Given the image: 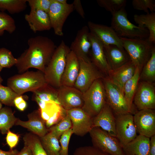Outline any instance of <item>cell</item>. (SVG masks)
<instances>
[{"label":"cell","mask_w":155,"mask_h":155,"mask_svg":"<svg viewBox=\"0 0 155 155\" xmlns=\"http://www.w3.org/2000/svg\"><path fill=\"white\" fill-rule=\"evenodd\" d=\"M66 111L72 122L71 129L73 134L83 136L89 133L93 128V118L82 108Z\"/></svg>","instance_id":"obj_13"},{"label":"cell","mask_w":155,"mask_h":155,"mask_svg":"<svg viewBox=\"0 0 155 155\" xmlns=\"http://www.w3.org/2000/svg\"><path fill=\"white\" fill-rule=\"evenodd\" d=\"M42 146L47 155H60V146L58 140L50 132L40 137Z\"/></svg>","instance_id":"obj_31"},{"label":"cell","mask_w":155,"mask_h":155,"mask_svg":"<svg viewBox=\"0 0 155 155\" xmlns=\"http://www.w3.org/2000/svg\"><path fill=\"white\" fill-rule=\"evenodd\" d=\"M141 71L138 67H136L133 75L125 83L123 88L125 99L132 112L133 99L139 81Z\"/></svg>","instance_id":"obj_27"},{"label":"cell","mask_w":155,"mask_h":155,"mask_svg":"<svg viewBox=\"0 0 155 155\" xmlns=\"http://www.w3.org/2000/svg\"><path fill=\"white\" fill-rule=\"evenodd\" d=\"M123 46L130 60L141 71L150 59L154 46L148 38H128L120 37Z\"/></svg>","instance_id":"obj_4"},{"label":"cell","mask_w":155,"mask_h":155,"mask_svg":"<svg viewBox=\"0 0 155 155\" xmlns=\"http://www.w3.org/2000/svg\"><path fill=\"white\" fill-rule=\"evenodd\" d=\"M93 146L110 155H126L117 139L99 127L89 132Z\"/></svg>","instance_id":"obj_7"},{"label":"cell","mask_w":155,"mask_h":155,"mask_svg":"<svg viewBox=\"0 0 155 155\" xmlns=\"http://www.w3.org/2000/svg\"><path fill=\"white\" fill-rule=\"evenodd\" d=\"M14 106L18 110L24 111L27 107V103L22 95L17 96L14 100Z\"/></svg>","instance_id":"obj_44"},{"label":"cell","mask_w":155,"mask_h":155,"mask_svg":"<svg viewBox=\"0 0 155 155\" xmlns=\"http://www.w3.org/2000/svg\"><path fill=\"white\" fill-rule=\"evenodd\" d=\"M105 90L106 103L115 115L132 113L123 94L106 76L102 79Z\"/></svg>","instance_id":"obj_8"},{"label":"cell","mask_w":155,"mask_h":155,"mask_svg":"<svg viewBox=\"0 0 155 155\" xmlns=\"http://www.w3.org/2000/svg\"><path fill=\"white\" fill-rule=\"evenodd\" d=\"M126 0H97L96 2L100 7L111 13L117 12L125 8Z\"/></svg>","instance_id":"obj_36"},{"label":"cell","mask_w":155,"mask_h":155,"mask_svg":"<svg viewBox=\"0 0 155 155\" xmlns=\"http://www.w3.org/2000/svg\"><path fill=\"white\" fill-rule=\"evenodd\" d=\"M57 94L59 104L65 110L82 108L83 106V93L74 86H61L57 89Z\"/></svg>","instance_id":"obj_15"},{"label":"cell","mask_w":155,"mask_h":155,"mask_svg":"<svg viewBox=\"0 0 155 155\" xmlns=\"http://www.w3.org/2000/svg\"><path fill=\"white\" fill-rule=\"evenodd\" d=\"M17 155H32L30 149L27 146L24 145L22 149Z\"/></svg>","instance_id":"obj_47"},{"label":"cell","mask_w":155,"mask_h":155,"mask_svg":"<svg viewBox=\"0 0 155 155\" xmlns=\"http://www.w3.org/2000/svg\"><path fill=\"white\" fill-rule=\"evenodd\" d=\"M16 29L14 19L5 12L0 11V36H2L5 31L12 34Z\"/></svg>","instance_id":"obj_35"},{"label":"cell","mask_w":155,"mask_h":155,"mask_svg":"<svg viewBox=\"0 0 155 155\" xmlns=\"http://www.w3.org/2000/svg\"><path fill=\"white\" fill-rule=\"evenodd\" d=\"M74 8L83 18H85V13L80 0H74L73 3Z\"/></svg>","instance_id":"obj_45"},{"label":"cell","mask_w":155,"mask_h":155,"mask_svg":"<svg viewBox=\"0 0 155 155\" xmlns=\"http://www.w3.org/2000/svg\"><path fill=\"white\" fill-rule=\"evenodd\" d=\"M150 138L139 135L123 148L126 155H149Z\"/></svg>","instance_id":"obj_25"},{"label":"cell","mask_w":155,"mask_h":155,"mask_svg":"<svg viewBox=\"0 0 155 155\" xmlns=\"http://www.w3.org/2000/svg\"><path fill=\"white\" fill-rule=\"evenodd\" d=\"M133 121L139 135L150 138L155 135V111L154 109L138 111L133 116Z\"/></svg>","instance_id":"obj_14"},{"label":"cell","mask_w":155,"mask_h":155,"mask_svg":"<svg viewBox=\"0 0 155 155\" xmlns=\"http://www.w3.org/2000/svg\"><path fill=\"white\" fill-rule=\"evenodd\" d=\"M79 70L78 58L70 51L67 57L65 67L61 79V86H74Z\"/></svg>","instance_id":"obj_22"},{"label":"cell","mask_w":155,"mask_h":155,"mask_svg":"<svg viewBox=\"0 0 155 155\" xmlns=\"http://www.w3.org/2000/svg\"><path fill=\"white\" fill-rule=\"evenodd\" d=\"M23 140L24 145L29 148L32 155H47L38 135L31 132L27 133L24 135Z\"/></svg>","instance_id":"obj_32"},{"label":"cell","mask_w":155,"mask_h":155,"mask_svg":"<svg viewBox=\"0 0 155 155\" xmlns=\"http://www.w3.org/2000/svg\"><path fill=\"white\" fill-rule=\"evenodd\" d=\"M139 81L154 83L155 81V47L152 48L151 56L140 72Z\"/></svg>","instance_id":"obj_29"},{"label":"cell","mask_w":155,"mask_h":155,"mask_svg":"<svg viewBox=\"0 0 155 155\" xmlns=\"http://www.w3.org/2000/svg\"><path fill=\"white\" fill-rule=\"evenodd\" d=\"M72 126L71 119L67 113L61 121L49 128V131L59 140L61 135L71 128Z\"/></svg>","instance_id":"obj_34"},{"label":"cell","mask_w":155,"mask_h":155,"mask_svg":"<svg viewBox=\"0 0 155 155\" xmlns=\"http://www.w3.org/2000/svg\"><path fill=\"white\" fill-rule=\"evenodd\" d=\"M134 20L138 26L145 28L149 31V35L148 38L151 43H155V13L152 12L146 14H135Z\"/></svg>","instance_id":"obj_26"},{"label":"cell","mask_w":155,"mask_h":155,"mask_svg":"<svg viewBox=\"0 0 155 155\" xmlns=\"http://www.w3.org/2000/svg\"><path fill=\"white\" fill-rule=\"evenodd\" d=\"M18 118L16 117L12 109L5 106L0 110V131L2 134H6L15 125Z\"/></svg>","instance_id":"obj_28"},{"label":"cell","mask_w":155,"mask_h":155,"mask_svg":"<svg viewBox=\"0 0 155 155\" xmlns=\"http://www.w3.org/2000/svg\"><path fill=\"white\" fill-rule=\"evenodd\" d=\"M11 52L5 48H0V64L3 68H10L17 63Z\"/></svg>","instance_id":"obj_38"},{"label":"cell","mask_w":155,"mask_h":155,"mask_svg":"<svg viewBox=\"0 0 155 155\" xmlns=\"http://www.w3.org/2000/svg\"><path fill=\"white\" fill-rule=\"evenodd\" d=\"M28 120L23 121L18 118L15 125L26 128L39 137H42L49 132V129L41 117L39 110H36L28 115Z\"/></svg>","instance_id":"obj_20"},{"label":"cell","mask_w":155,"mask_h":155,"mask_svg":"<svg viewBox=\"0 0 155 155\" xmlns=\"http://www.w3.org/2000/svg\"><path fill=\"white\" fill-rule=\"evenodd\" d=\"M73 155H110L102 152L93 146L80 147L75 151Z\"/></svg>","instance_id":"obj_42"},{"label":"cell","mask_w":155,"mask_h":155,"mask_svg":"<svg viewBox=\"0 0 155 155\" xmlns=\"http://www.w3.org/2000/svg\"><path fill=\"white\" fill-rule=\"evenodd\" d=\"M132 4L135 9L143 11L147 13H149V9L151 12L155 11V1L154 0H133Z\"/></svg>","instance_id":"obj_39"},{"label":"cell","mask_w":155,"mask_h":155,"mask_svg":"<svg viewBox=\"0 0 155 155\" xmlns=\"http://www.w3.org/2000/svg\"><path fill=\"white\" fill-rule=\"evenodd\" d=\"M3 68L2 67V66L0 64V72L1 71Z\"/></svg>","instance_id":"obj_52"},{"label":"cell","mask_w":155,"mask_h":155,"mask_svg":"<svg viewBox=\"0 0 155 155\" xmlns=\"http://www.w3.org/2000/svg\"><path fill=\"white\" fill-rule=\"evenodd\" d=\"M57 1L60 4L65 5L67 4V0H57Z\"/></svg>","instance_id":"obj_49"},{"label":"cell","mask_w":155,"mask_h":155,"mask_svg":"<svg viewBox=\"0 0 155 155\" xmlns=\"http://www.w3.org/2000/svg\"><path fill=\"white\" fill-rule=\"evenodd\" d=\"M48 84L44 73L37 71H27L9 78L7 85L19 95L28 92H33Z\"/></svg>","instance_id":"obj_3"},{"label":"cell","mask_w":155,"mask_h":155,"mask_svg":"<svg viewBox=\"0 0 155 155\" xmlns=\"http://www.w3.org/2000/svg\"><path fill=\"white\" fill-rule=\"evenodd\" d=\"M70 51L69 47L62 40L55 49L44 70V73L47 83L56 89L61 86L67 57Z\"/></svg>","instance_id":"obj_2"},{"label":"cell","mask_w":155,"mask_h":155,"mask_svg":"<svg viewBox=\"0 0 155 155\" xmlns=\"http://www.w3.org/2000/svg\"><path fill=\"white\" fill-rule=\"evenodd\" d=\"M78 59L80 70L74 87L83 93L95 80L106 76L91 61L86 62L81 58Z\"/></svg>","instance_id":"obj_10"},{"label":"cell","mask_w":155,"mask_h":155,"mask_svg":"<svg viewBox=\"0 0 155 155\" xmlns=\"http://www.w3.org/2000/svg\"><path fill=\"white\" fill-rule=\"evenodd\" d=\"M150 138L149 155H155V135Z\"/></svg>","instance_id":"obj_46"},{"label":"cell","mask_w":155,"mask_h":155,"mask_svg":"<svg viewBox=\"0 0 155 155\" xmlns=\"http://www.w3.org/2000/svg\"><path fill=\"white\" fill-rule=\"evenodd\" d=\"M116 138L123 148L137 136V131L131 113L115 115Z\"/></svg>","instance_id":"obj_9"},{"label":"cell","mask_w":155,"mask_h":155,"mask_svg":"<svg viewBox=\"0 0 155 155\" xmlns=\"http://www.w3.org/2000/svg\"><path fill=\"white\" fill-rule=\"evenodd\" d=\"M136 68L130 60L118 68L111 70L106 77L123 94L124 85L133 75Z\"/></svg>","instance_id":"obj_21"},{"label":"cell","mask_w":155,"mask_h":155,"mask_svg":"<svg viewBox=\"0 0 155 155\" xmlns=\"http://www.w3.org/2000/svg\"><path fill=\"white\" fill-rule=\"evenodd\" d=\"M28 44V48L17 58L15 65L18 72L34 68L44 73L57 47L54 42L48 37L38 36L29 38Z\"/></svg>","instance_id":"obj_1"},{"label":"cell","mask_w":155,"mask_h":155,"mask_svg":"<svg viewBox=\"0 0 155 155\" xmlns=\"http://www.w3.org/2000/svg\"><path fill=\"white\" fill-rule=\"evenodd\" d=\"M111 14V27L119 37L148 38L149 35L148 30L132 23L127 18L125 8Z\"/></svg>","instance_id":"obj_5"},{"label":"cell","mask_w":155,"mask_h":155,"mask_svg":"<svg viewBox=\"0 0 155 155\" xmlns=\"http://www.w3.org/2000/svg\"><path fill=\"white\" fill-rule=\"evenodd\" d=\"M90 32L93 33L103 45L113 44L124 49L120 38L111 26L91 21L88 23Z\"/></svg>","instance_id":"obj_18"},{"label":"cell","mask_w":155,"mask_h":155,"mask_svg":"<svg viewBox=\"0 0 155 155\" xmlns=\"http://www.w3.org/2000/svg\"><path fill=\"white\" fill-rule=\"evenodd\" d=\"M103 46L106 60L111 70L118 68L130 60L124 49L113 44Z\"/></svg>","instance_id":"obj_23"},{"label":"cell","mask_w":155,"mask_h":155,"mask_svg":"<svg viewBox=\"0 0 155 155\" xmlns=\"http://www.w3.org/2000/svg\"><path fill=\"white\" fill-rule=\"evenodd\" d=\"M138 111L155 108L154 83L139 81L133 101Z\"/></svg>","instance_id":"obj_12"},{"label":"cell","mask_w":155,"mask_h":155,"mask_svg":"<svg viewBox=\"0 0 155 155\" xmlns=\"http://www.w3.org/2000/svg\"><path fill=\"white\" fill-rule=\"evenodd\" d=\"M24 17L30 29L35 33L49 30L52 28L48 14L44 11L30 10V13L26 14Z\"/></svg>","instance_id":"obj_24"},{"label":"cell","mask_w":155,"mask_h":155,"mask_svg":"<svg viewBox=\"0 0 155 155\" xmlns=\"http://www.w3.org/2000/svg\"><path fill=\"white\" fill-rule=\"evenodd\" d=\"M6 137L7 144L9 147L10 150H13L17 145L19 141L20 136L9 130Z\"/></svg>","instance_id":"obj_43"},{"label":"cell","mask_w":155,"mask_h":155,"mask_svg":"<svg viewBox=\"0 0 155 155\" xmlns=\"http://www.w3.org/2000/svg\"><path fill=\"white\" fill-rule=\"evenodd\" d=\"M32 92L33 100L38 99L44 101L53 102L60 104L58 99L57 89L48 84Z\"/></svg>","instance_id":"obj_30"},{"label":"cell","mask_w":155,"mask_h":155,"mask_svg":"<svg viewBox=\"0 0 155 155\" xmlns=\"http://www.w3.org/2000/svg\"><path fill=\"white\" fill-rule=\"evenodd\" d=\"M74 9L73 3L63 5L57 0H52L48 13L51 28L55 34L60 36L63 35V28L64 24Z\"/></svg>","instance_id":"obj_11"},{"label":"cell","mask_w":155,"mask_h":155,"mask_svg":"<svg viewBox=\"0 0 155 155\" xmlns=\"http://www.w3.org/2000/svg\"><path fill=\"white\" fill-rule=\"evenodd\" d=\"M71 128L64 133L59 140L60 155H69L68 148L70 139L73 134Z\"/></svg>","instance_id":"obj_41"},{"label":"cell","mask_w":155,"mask_h":155,"mask_svg":"<svg viewBox=\"0 0 155 155\" xmlns=\"http://www.w3.org/2000/svg\"><path fill=\"white\" fill-rule=\"evenodd\" d=\"M93 127H99L116 137L115 116L106 102L99 113L93 117Z\"/></svg>","instance_id":"obj_19"},{"label":"cell","mask_w":155,"mask_h":155,"mask_svg":"<svg viewBox=\"0 0 155 155\" xmlns=\"http://www.w3.org/2000/svg\"><path fill=\"white\" fill-rule=\"evenodd\" d=\"M90 30L88 26H85L78 31L73 41L69 47L78 58L86 62L91 61L90 51L91 43L89 37Z\"/></svg>","instance_id":"obj_17"},{"label":"cell","mask_w":155,"mask_h":155,"mask_svg":"<svg viewBox=\"0 0 155 155\" xmlns=\"http://www.w3.org/2000/svg\"><path fill=\"white\" fill-rule=\"evenodd\" d=\"M19 95L12 89L0 84V102L7 106H14V100Z\"/></svg>","instance_id":"obj_37"},{"label":"cell","mask_w":155,"mask_h":155,"mask_svg":"<svg viewBox=\"0 0 155 155\" xmlns=\"http://www.w3.org/2000/svg\"><path fill=\"white\" fill-rule=\"evenodd\" d=\"M19 152L16 149L10 150L6 151L0 149V155H17Z\"/></svg>","instance_id":"obj_48"},{"label":"cell","mask_w":155,"mask_h":155,"mask_svg":"<svg viewBox=\"0 0 155 155\" xmlns=\"http://www.w3.org/2000/svg\"><path fill=\"white\" fill-rule=\"evenodd\" d=\"M3 80V79L0 75V84H1V83L2 82Z\"/></svg>","instance_id":"obj_50"},{"label":"cell","mask_w":155,"mask_h":155,"mask_svg":"<svg viewBox=\"0 0 155 155\" xmlns=\"http://www.w3.org/2000/svg\"><path fill=\"white\" fill-rule=\"evenodd\" d=\"M89 37L91 43L89 54L90 61L100 71L107 76L111 69L105 54L103 44L90 31Z\"/></svg>","instance_id":"obj_16"},{"label":"cell","mask_w":155,"mask_h":155,"mask_svg":"<svg viewBox=\"0 0 155 155\" xmlns=\"http://www.w3.org/2000/svg\"><path fill=\"white\" fill-rule=\"evenodd\" d=\"M27 0H0V10L11 14L20 13L26 8Z\"/></svg>","instance_id":"obj_33"},{"label":"cell","mask_w":155,"mask_h":155,"mask_svg":"<svg viewBox=\"0 0 155 155\" xmlns=\"http://www.w3.org/2000/svg\"><path fill=\"white\" fill-rule=\"evenodd\" d=\"M83 110L92 117L96 116L106 103L105 90L102 79L95 80L83 93Z\"/></svg>","instance_id":"obj_6"},{"label":"cell","mask_w":155,"mask_h":155,"mask_svg":"<svg viewBox=\"0 0 155 155\" xmlns=\"http://www.w3.org/2000/svg\"><path fill=\"white\" fill-rule=\"evenodd\" d=\"M52 0H27L30 10H38L48 13Z\"/></svg>","instance_id":"obj_40"},{"label":"cell","mask_w":155,"mask_h":155,"mask_svg":"<svg viewBox=\"0 0 155 155\" xmlns=\"http://www.w3.org/2000/svg\"><path fill=\"white\" fill-rule=\"evenodd\" d=\"M2 107V104L0 102V110Z\"/></svg>","instance_id":"obj_51"}]
</instances>
